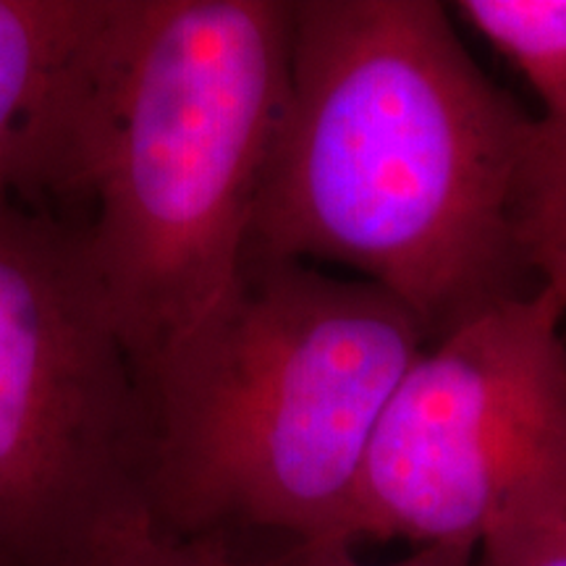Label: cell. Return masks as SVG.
<instances>
[{
  "label": "cell",
  "mask_w": 566,
  "mask_h": 566,
  "mask_svg": "<svg viewBox=\"0 0 566 566\" xmlns=\"http://www.w3.org/2000/svg\"><path fill=\"white\" fill-rule=\"evenodd\" d=\"M428 344L384 289L250 252L145 384L153 516L179 535L342 537L378 417Z\"/></svg>",
  "instance_id": "cell-3"
},
{
  "label": "cell",
  "mask_w": 566,
  "mask_h": 566,
  "mask_svg": "<svg viewBox=\"0 0 566 566\" xmlns=\"http://www.w3.org/2000/svg\"><path fill=\"white\" fill-rule=\"evenodd\" d=\"M289 0H118L55 189L147 384L229 294L286 97Z\"/></svg>",
  "instance_id": "cell-2"
},
{
  "label": "cell",
  "mask_w": 566,
  "mask_h": 566,
  "mask_svg": "<svg viewBox=\"0 0 566 566\" xmlns=\"http://www.w3.org/2000/svg\"><path fill=\"white\" fill-rule=\"evenodd\" d=\"M475 546H420L412 554L384 566H475ZM254 566H370L354 554V543L342 537L292 541L279 554Z\"/></svg>",
  "instance_id": "cell-11"
},
{
  "label": "cell",
  "mask_w": 566,
  "mask_h": 566,
  "mask_svg": "<svg viewBox=\"0 0 566 566\" xmlns=\"http://www.w3.org/2000/svg\"><path fill=\"white\" fill-rule=\"evenodd\" d=\"M533 116L433 0H294L286 97L250 252L336 265L436 342L537 286L525 250Z\"/></svg>",
  "instance_id": "cell-1"
},
{
  "label": "cell",
  "mask_w": 566,
  "mask_h": 566,
  "mask_svg": "<svg viewBox=\"0 0 566 566\" xmlns=\"http://www.w3.org/2000/svg\"><path fill=\"white\" fill-rule=\"evenodd\" d=\"M566 310L537 286L430 342L388 396L344 541L475 546L566 443Z\"/></svg>",
  "instance_id": "cell-5"
},
{
  "label": "cell",
  "mask_w": 566,
  "mask_h": 566,
  "mask_svg": "<svg viewBox=\"0 0 566 566\" xmlns=\"http://www.w3.org/2000/svg\"><path fill=\"white\" fill-rule=\"evenodd\" d=\"M475 566H566V443L509 493L480 537Z\"/></svg>",
  "instance_id": "cell-7"
},
{
  "label": "cell",
  "mask_w": 566,
  "mask_h": 566,
  "mask_svg": "<svg viewBox=\"0 0 566 566\" xmlns=\"http://www.w3.org/2000/svg\"><path fill=\"white\" fill-rule=\"evenodd\" d=\"M472 30L483 34L541 97L543 108L566 87V0H462Z\"/></svg>",
  "instance_id": "cell-8"
},
{
  "label": "cell",
  "mask_w": 566,
  "mask_h": 566,
  "mask_svg": "<svg viewBox=\"0 0 566 566\" xmlns=\"http://www.w3.org/2000/svg\"><path fill=\"white\" fill-rule=\"evenodd\" d=\"M66 566H254L231 546V535H179L134 501L105 520Z\"/></svg>",
  "instance_id": "cell-9"
},
{
  "label": "cell",
  "mask_w": 566,
  "mask_h": 566,
  "mask_svg": "<svg viewBox=\"0 0 566 566\" xmlns=\"http://www.w3.org/2000/svg\"><path fill=\"white\" fill-rule=\"evenodd\" d=\"M118 0H0V195L48 200Z\"/></svg>",
  "instance_id": "cell-6"
},
{
  "label": "cell",
  "mask_w": 566,
  "mask_h": 566,
  "mask_svg": "<svg viewBox=\"0 0 566 566\" xmlns=\"http://www.w3.org/2000/svg\"><path fill=\"white\" fill-rule=\"evenodd\" d=\"M566 192V87L533 122L525 158V218Z\"/></svg>",
  "instance_id": "cell-10"
},
{
  "label": "cell",
  "mask_w": 566,
  "mask_h": 566,
  "mask_svg": "<svg viewBox=\"0 0 566 566\" xmlns=\"http://www.w3.org/2000/svg\"><path fill=\"white\" fill-rule=\"evenodd\" d=\"M525 250L537 283L554 289L566 310V192L527 212Z\"/></svg>",
  "instance_id": "cell-12"
},
{
  "label": "cell",
  "mask_w": 566,
  "mask_h": 566,
  "mask_svg": "<svg viewBox=\"0 0 566 566\" xmlns=\"http://www.w3.org/2000/svg\"><path fill=\"white\" fill-rule=\"evenodd\" d=\"M150 401L76 237L0 195V566H66L145 499Z\"/></svg>",
  "instance_id": "cell-4"
}]
</instances>
